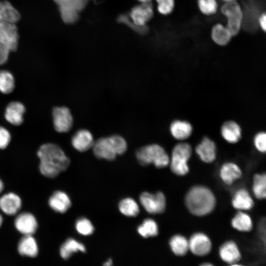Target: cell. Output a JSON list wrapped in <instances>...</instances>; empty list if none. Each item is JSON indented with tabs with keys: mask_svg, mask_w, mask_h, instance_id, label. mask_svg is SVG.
Instances as JSON below:
<instances>
[{
	"mask_svg": "<svg viewBox=\"0 0 266 266\" xmlns=\"http://www.w3.org/2000/svg\"><path fill=\"white\" fill-rule=\"evenodd\" d=\"M75 228L79 233L84 235H90L94 231V226L91 222L85 218H81L77 220Z\"/></svg>",
	"mask_w": 266,
	"mask_h": 266,
	"instance_id": "obj_35",
	"label": "cell"
},
{
	"mask_svg": "<svg viewBox=\"0 0 266 266\" xmlns=\"http://www.w3.org/2000/svg\"><path fill=\"white\" fill-rule=\"evenodd\" d=\"M58 4L63 21L67 23L75 22L78 12L84 6L86 0H54Z\"/></svg>",
	"mask_w": 266,
	"mask_h": 266,
	"instance_id": "obj_8",
	"label": "cell"
},
{
	"mask_svg": "<svg viewBox=\"0 0 266 266\" xmlns=\"http://www.w3.org/2000/svg\"><path fill=\"white\" fill-rule=\"evenodd\" d=\"M141 3L151 2L152 0H138Z\"/></svg>",
	"mask_w": 266,
	"mask_h": 266,
	"instance_id": "obj_44",
	"label": "cell"
},
{
	"mask_svg": "<svg viewBox=\"0 0 266 266\" xmlns=\"http://www.w3.org/2000/svg\"><path fill=\"white\" fill-rule=\"evenodd\" d=\"M139 200L145 210L150 214H160L165 210L166 200L161 192L155 194L143 192L140 195Z\"/></svg>",
	"mask_w": 266,
	"mask_h": 266,
	"instance_id": "obj_7",
	"label": "cell"
},
{
	"mask_svg": "<svg viewBox=\"0 0 266 266\" xmlns=\"http://www.w3.org/2000/svg\"><path fill=\"white\" fill-rule=\"evenodd\" d=\"M137 232L145 238L155 236L158 234V225L154 220L146 219L138 227Z\"/></svg>",
	"mask_w": 266,
	"mask_h": 266,
	"instance_id": "obj_33",
	"label": "cell"
},
{
	"mask_svg": "<svg viewBox=\"0 0 266 266\" xmlns=\"http://www.w3.org/2000/svg\"><path fill=\"white\" fill-rule=\"evenodd\" d=\"M201 265L202 266H212L213 265L210 264V263H205L202 264Z\"/></svg>",
	"mask_w": 266,
	"mask_h": 266,
	"instance_id": "obj_47",
	"label": "cell"
},
{
	"mask_svg": "<svg viewBox=\"0 0 266 266\" xmlns=\"http://www.w3.org/2000/svg\"><path fill=\"white\" fill-rule=\"evenodd\" d=\"M94 142L92 134L86 129L77 131L71 140V144L74 148L81 152H85L92 148Z\"/></svg>",
	"mask_w": 266,
	"mask_h": 266,
	"instance_id": "obj_17",
	"label": "cell"
},
{
	"mask_svg": "<svg viewBox=\"0 0 266 266\" xmlns=\"http://www.w3.org/2000/svg\"><path fill=\"white\" fill-rule=\"evenodd\" d=\"M4 188L3 183L2 180L0 179V193L2 191Z\"/></svg>",
	"mask_w": 266,
	"mask_h": 266,
	"instance_id": "obj_43",
	"label": "cell"
},
{
	"mask_svg": "<svg viewBox=\"0 0 266 266\" xmlns=\"http://www.w3.org/2000/svg\"><path fill=\"white\" fill-rule=\"evenodd\" d=\"M170 132L173 137L178 140L188 138L192 133L191 124L186 121L175 120L170 124Z\"/></svg>",
	"mask_w": 266,
	"mask_h": 266,
	"instance_id": "obj_25",
	"label": "cell"
},
{
	"mask_svg": "<svg viewBox=\"0 0 266 266\" xmlns=\"http://www.w3.org/2000/svg\"><path fill=\"white\" fill-rule=\"evenodd\" d=\"M112 261L111 259H108L107 261H106L104 264L103 266H109L112 265Z\"/></svg>",
	"mask_w": 266,
	"mask_h": 266,
	"instance_id": "obj_42",
	"label": "cell"
},
{
	"mask_svg": "<svg viewBox=\"0 0 266 266\" xmlns=\"http://www.w3.org/2000/svg\"><path fill=\"white\" fill-rule=\"evenodd\" d=\"M25 112V107L23 103L17 101H12L5 108L4 117L10 124L19 126L23 122Z\"/></svg>",
	"mask_w": 266,
	"mask_h": 266,
	"instance_id": "obj_18",
	"label": "cell"
},
{
	"mask_svg": "<svg viewBox=\"0 0 266 266\" xmlns=\"http://www.w3.org/2000/svg\"><path fill=\"white\" fill-rule=\"evenodd\" d=\"M185 202L188 210L193 215L202 216L211 212L216 199L212 192L203 186H195L187 192Z\"/></svg>",
	"mask_w": 266,
	"mask_h": 266,
	"instance_id": "obj_2",
	"label": "cell"
},
{
	"mask_svg": "<svg viewBox=\"0 0 266 266\" xmlns=\"http://www.w3.org/2000/svg\"><path fill=\"white\" fill-rule=\"evenodd\" d=\"M188 241L189 249L195 255L204 256L211 251V242L209 238L203 233H195L190 237Z\"/></svg>",
	"mask_w": 266,
	"mask_h": 266,
	"instance_id": "obj_12",
	"label": "cell"
},
{
	"mask_svg": "<svg viewBox=\"0 0 266 266\" xmlns=\"http://www.w3.org/2000/svg\"><path fill=\"white\" fill-rule=\"evenodd\" d=\"M196 152L200 160L204 163H211L216 159V144L207 137H204L196 146Z\"/></svg>",
	"mask_w": 266,
	"mask_h": 266,
	"instance_id": "obj_14",
	"label": "cell"
},
{
	"mask_svg": "<svg viewBox=\"0 0 266 266\" xmlns=\"http://www.w3.org/2000/svg\"><path fill=\"white\" fill-rule=\"evenodd\" d=\"M197 4L200 12L206 16L216 14L219 10L217 0H197Z\"/></svg>",
	"mask_w": 266,
	"mask_h": 266,
	"instance_id": "obj_34",
	"label": "cell"
},
{
	"mask_svg": "<svg viewBox=\"0 0 266 266\" xmlns=\"http://www.w3.org/2000/svg\"><path fill=\"white\" fill-rule=\"evenodd\" d=\"M221 14L226 19L225 25L233 36L237 35L244 23V10L237 1L225 2L220 8Z\"/></svg>",
	"mask_w": 266,
	"mask_h": 266,
	"instance_id": "obj_5",
	"label": "cell"
},
{
	"mask_svg": "<svg viewBox=\"0 0 266 266\" xmlns=\"http://www.w3.org/2000/svg\"><path fill=\"white\" fill-rule=\"evenodd\" d=\"M10 52L8 49L0 41V65L4 64L7 62Z\"/></svg>",
	"mask_w": 266,
	"mask_h": 266,
	"instance_id": "obj_39",
	"label": "cell"
},
{
	"mask_svg": "<svg viewBox=\"0 0 266 266\" xmlns=\"http://www.w3.org/2000/svg\"><path fill=\"white\" fill-rule=\"evenodd\" d=\"M18 33L15 23L0 22V41L10 51H15L18 44Z\"/></svg>",
	"mask_w": 266,
	"mask_h": 266,
	"instance_id": "obj_10",
	"label": "cell"
},
{
	"mask_svg": "<svg viewBox=\"0 0 266 266\" xmlns=\"http://www.w3.org/2000/svg\"><path fill=\"white\" fill-rule=\"evenodd\" d=\"M256 148L260 152L265 153L266 150V134L265 132L258 133L254 139Z\"/></svg>",
	"mask_w": 266,
	"mask_h": 266,
	"instance_id": "obj_37",
	"label": "cell"
},
{
	"mask_svg": "<svg viewBox=\"0 0 266 266\" xmlns=\"http://www.w3.org/2000/svg\"><path fill=\"white\" fill-rule=\"evenodd\" d=\"M232 202L234 208L240 210H250L254 205L252 198L248 192L244 188L238 190L234 193Z\"/></svg>",
	"mask_w": 266,
	"mask_h": 266,
	"instance_id": "obj_24",
	"label": "cell"
},
{
	"mask_svg": "<svg viewBox=\"0 0 266 266\" xmlns=\"http://www.w3.org/2000/svg\"><path fill=\"white\" fill-rule=\"evenodd\" d=\"M232 227L240 232H247L252 230L253 223L251 217L247 214L238 212L231 221Z\"/></svg>",
	"mask_w": 266,
	"mask_h": 266,
	"instance_id": "obj_29",
	"label": "cell"
},
{
	"mask_svg": "<svg viewBox=\"0 0 266 266\" xmlns=\"http://www.w3.org/2000/svg\"><path fill=\"white\" fill-rule=\"evenodd\" d=\"M20 18V13L9 1H0V22L16 23Z\"/></svg>",
	"mask_w": 266,
	"mask_h": 266,
	"instance_id": "obj_26",
	"label": "cell"
},
{
	"mask_svg": "<svg viewBox=\"0 0 266 266\" xmlns=\"http://www.w3.org/2000/svg\"><path fill=\"white\" fill-rule=\"evenodd\" d=\"M221 0L223 1L224 3H225V2L236 1H237L238 0Z\"/></svg>",
	"mask_w": 266,
	"mask_h": 266,
	"instance_id": "obj_45",
	"label": "cell"
},
{
	"mask_svg": "<svg viewBox=\"0 0 266 266\" xmlns=\"http://www.w3.org/2000/svg\"><path fill=\"white\" fill-rule=\"evenodd\" d=\"M18 251L24 256L34 258L37 256L38 245L32 235H25L20 239L18 244Z\"/></svg>",
	"mask_w": 266,
	"mask_h": 266,
	"instance_id": "obj_21",
	"label": "cell"
},
{
	"mask_svg": "<svg viewBox=\"0 0 266 266\" xmlns=\"http://www.w3.org/2000/svg\"><path fill=\"white\" fill-rule=\"evenodd\" d=\"M219 174L224 183L231 185L234 181L241 177L242 172L236 164L229 162L222 166Z\"/></svg>",
	"mask_w": 266,
	"mask_h": 266,
	"instance_id": "obj_22",
	"label": "cell"
},
{
	"mask_svg": "<svg viewBox=\"0 0 266 266\" xmlns=\"http://www.w3.org/2000/svg\"><path fill=\"white\" fill-rule=\"evenodd\" d=\"M158 12L163 15L172 13L175 6V0H156Z\"/></svg>",
	"mask_w": 266,
	"mask_h": 266,
	"instance_id": "obj_36",
	"label": "cell"
},
{
	"mask_svg": "<svg viewBox=\"0 0 266 266\" xmlns=\"http://www.w3.org/2000/svg\"><path fill=\"white\" fill-rule=\"evenodd\" d=\"M210 37L218 46H225L230 42L233 36L225 25L217 23L211 28Z\"/></svg>",
	"mask_w": 266,
	"mask_h": 266,
	"instance_id": "obj_19",
	"label": "cell"
},
{
	"mask_svg": "<svg viewBox=\"0 0 266 266\" xmlns=\"http://www.w3.org/2000/svg\"><path fill=\"white\" fill-rule=\"evenodd\" d=\"M257 23L260 29L265 33L266 31V14L265 12H263L259 15Z\"/></svg>",
	"mask_w": 266,
	"mask_h": 266,
	"instance_id": "obj_40",
	"label": "cell"
},
{
	"mask_svg": "<svg viewBox=\"0 0 266 266\" xmlns=\"http://www.w3.org/2000/svg\"><path fill=\"white\" fill-rule=\"evenodd\" d=\"M20 197L14 193H8L0 198V208L8 215H14L20 210L22 206Z\"/></svg>",
	"mask_w": 266,
	"mask_h": 266,
	"instance_id": "obj_16",
	"label": "cell"
},
{
	"mask_svg": "<svg viewBox=\"0 0 266 266\" xmlns=\"http://www.w3.org/2000/svg\"><path fill=\"white\" fill-rule=\"evenodd\" d=\"M120 211L128 217H134L139 212L138 205L132 198H126L122 200L119 204Z\"/></svg>",
	"mask_w": 266,
	"mask_h": 266,
	"instance_id": "obj_31",
	"label": "cell"
},
{
	"mask_svg": "<svg viewBox=\"0 0 266 266\" xmlns=\"http://www.w3.org/2000/svg\"><path fill=\"white\" fill-rule=\"evenodd\" d=\"M253 191L255 196L259 200L265 199L266 197V174H256L253 177Z\"/></svg>",
	"mask_w": 266,
	"mask_h": 266,
	"instance_id": "obj_30",
	"label": "cell"
},
{
	"mask_svg": "<svg viewBox=\"0 0 266 266\" xmlns=\"http://www.w3.org/2000/svg\"><path fill=\"white\" fill-rule=\"evenodd\" d=\"M78 251L85 252V246L73 238H68L61 246L60 254L63 259L66 260Z\"/></svg>",
	"mask_w": 266,
	"mask_h": 266,
	"instance_id": "obj_27",
	"label": "cell"
},
{
	"mask_svg": "<svg viewBox=\"0 0 266 266\" xmlns=\"http://www.w3.org/2000/svg\"><path fill=\"white\" fill-rule=\"evenodd\" d=\"M92 148L97 158L112 161L117 155L125 153L127 149V143L122 136L114 134L98 139L94 142Z\"/></svg>",
	"mask_w": 266,
	"mask_h": 266,
	"instance_id": "obj_3",
	"label": "cell"
},
{
	"mask_svg": "<svg viewBox=\"0 0 266 266\" xmlns=\"http://www.w3.org/2000/svg\"><path fill=\"white\" fill-rule=\"evenodd\" d=\"M169 244L173 253L178 256L185 255L189 250L188 240L180 234H175L171 237Z\"/></svg>",
	"mask_w": 266,
	"mask_h": 266,
	"instance_id": "obj_28",
	"label": "cell"
},
{
	"mask_svg": "<svg viewBox=\"0 0 266 266\" xmlns=\"http://www.w3.org/2000/svg\"><path fill=\"white\" fill-rule=\"evenodd\" d=\"M192 152V147L189 143H179L174 146L169 164L173 173L179 176H184L188 173V161Z\"/></svg>",
	"mask_w": 266,
	"mask_h": 266,
	"instance_id": "obj_6",
	"label": "cell"
},
{
	"mask_svg": "<svg viewBox=\"0 0 266 266\" xmlns=\"http://www.w3.org/2000/svg\"><path fill=\"white\" fill-rule=\"evenodd\" d=\"M136 158L142 166L153 164L158 168L167 166L170 161L165 149L157 144L147 145L138 148L136 151Z\"/></svg>",
	"mask_w": 266,
	"mask_h": 266,
	"instance_id": "obj_4",
	"label": "cell"
},
{
	"mask_svg": "<svg viewBox=\"0 0 266 266\" xmlns=\"http://www.w3.org/2000/svg\"><path fill=\"white\" fill-rule=\"evenodd\" d=\"M3 222V218L1 215L0 214V228Z\"/></svg>",
	"mask_w": 266,
	"mask_h": 266,
	"instance_id": "obj_46",
	"label": "cell"
},
{
	"mask_svg": "<svg viewBox=\"0 0 266 266\" xmlns=\"http://www.w3.org/2000/svg\"><path fill=\"white\" fill-rule=\"evenodd\" d=\"M154 15L153 6L151 2L141 3L132 8L130 18L137 27H144Z\"/></svg>",
	"mask_w": 266,
	"mask_h": 266,
	"instance_id": "obj_11",
	"label": "cell"
},
{
	"mask_svg": "<svg viewBox=\"0 0 266 266\" xmlns=\"http://www.w3.org/2000/svg\"><path fill=\"white\" fill-rule=\"evenodd\" d=\"M53 125L59 133H67L73 125V118L69 109L66 106H56L52 111Z\"/></svg>",
	"mask_w": 266,
	"mask_h": 266,
	"instance_id": "obj_9",
	"label": "cell"
},
{
	"mask_svg": "<svg viewBox=\"0 0 266 266\" xmlns=\"http://www.w3.org/2000/svg\"><path fill=\"white\" fill-rule=\"evenodd\" d=\"M10 140L11 135L9 132L6 128L0 127V149L6 148Z\"/></svg>",
	"mask_w": 266,
	"mask_h": 266,
	"instance_id": "obj_38",
	"label": "cell"
},
{
	"mask_svg": "<svg viewBox=\"0 0 266 266\" xmlns=\"http://www.w3.org/2000/svg\"><path fill=\"white\" fill-rule=\"evenodd\" d=\"M223 138L230 143L238 142L241 137V130L239 125L233 121L225 122L221 129Z\"/></svg>",
	"mask_w": 266,
	"mask_h": 266,
	"instance_id": "obj_23",
	"label": "cell"
},
{
	"mask_svg": "<svg viewBox=\"0 0 266 266\" xmlns=\"http://www.w3.org/2000/svg\"><path fill=\"white\" fill-rule=\"evenodd\" d=\"M48 204L54 211L64 213L70 208L71 201L68 196L66 193L57 191L55 192L50 197Z\"/></svg>",
	"mask_w": 266,
	"mask_h": 266,
	"instance_id": "obj_20",
	"label": "cell"
},
{
	"mask_svg": "<svg viewBox=\"0 0 266 266\" xmlns=\"http://www.w3.org/2000/svg\"><path fill=\"white\" fill-rule=\"evenodd\" d=\"M40 173L48 178H55L68 167L70 161L64 151L53 143L43 144L37 151Z\"/></svg>",
	"mask_w": 266,
	"mask_h": 266,
	"instance_id": "obj_1",
	"label": "cell"
},
{
	"mask_svg": "<svg viewBox=\"0 0 266 266\" xmlns=\"http://www.w3.org/2000/svg\"><path fill=\"white\" fill-rule=\"evenodd\" d=\"M15 88L14 78L7 70H0V92L4 94L11 93Z\"/></svg>",
	"mask_w": 266,
	"mask_h": 266,
	"instance_id": "obj_32",
	"label": "cell"
},
{
	"mask_svg": "<svg viewBox=\"0 0 266 266\" xmlns=\"http://www.w3.org/2000/svg\"><path fill=\"white\" fill-rule=\"evenodd\" d=\"M260 234L262 239H263L264 243L266 241V224L265 219H263L259 224Z\"/></svg>",
	"mask_w": 266,
	"mask_h": 266,
	"instance_id": "obj_41",
	"label": "cell"
},
{
	"mask_svg": "<svg viewBox=\"0 0 266 266\" xmlns=\"http://www.w3.org/2000/svg\"><path fill=\"white\" fill-rule=\"evenodd\" d=\"M17 230L25 235H33L37 231L38 223L34 216L29 212H23L17 216L14 221Z\"/></svg>",
	"mask_w": 266,
	"mask_h": 266,
	"instance_id": "obj_13",
	"label": "cell"
},
{
	"mask_svg": "<svg viewBox=\"0 0 266 266\" xmlns=\"http://www.w3.org/2000/svg\"><path fill=\"white\" fill-rule=\"evenodd\" d=\"M219 255L225 262L235 266L241 259V253L235 242L229 240L224 243L219 248Z\"/></svg>",
	"mask_w": 266,
	"mask_h": 266,
	"instance_id": "obj_15",
	"label": "cell"
}]
</instances>
